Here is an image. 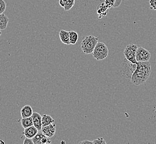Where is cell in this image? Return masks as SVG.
Instances as JSON below:
<instances>
[{
    "instance_id": "1",
    "label": "cell",
    "mask_w": 156,
    "mask_h": 144,
    "mask_svg": "<svg viewBox=\"0 0 156 144\" xmlns=\"http://www.w3.org/2000/svg\"><path fill=\"white\" fill-rule=\"evenodd\" d=\"M151 64L148 62H138L137 67L131 78V81L136 85L144 84L151 73Z\"/></svg>"
},
{
    "instance_id": "2",
    "label": "cell",
    "mask_w": 156,
    "mask_h": 144,
    "mask_svg": "<svg viewBox=\"0 0 156 144\" xmlns=\"http://www.w3.org/2000/svg\"><path fill=\"white\" fill-rule=\"evenodd\" d=\"M98 38L92 35L84 37L82 41L81 50L84 53L90 54L92 53L94 48L98 42Z\"/></svg>"
},
{
    "instance_id": "3",
    "label": "cell",
    "mask_w": 156,
    "mask_h": 144,
    "mask_svg": "<svg viewBox=\"0 0 156 144\" xmlns=\"http://www.w3.org/2000/svg\"><path fill=\"white\" fill-rule=\"evenodd\" d=\"M108 48L102 42H98L92 52L93 57L97 60H105L108 56Z\"/></svg>"
},
{
    "instance_id": "4",
    "label": "cell",
    "mask_w": 156,
    "mask_h": 144,
    "mask_svg": "<svg viewBox=\"0 0 156 144\" xmlns=\"http://www.w3.org/2000/svg\"><path fill=\"white\" fill-rule=\"evenodd\" d=\"M137 48V46L136 44H128L125 48L123 52L126 59L133 64H137L138 62L136 58V54Z\"/></svg>"
},
{
    "instance_id": "5",
    "label": "cell",
    "mask_w": 156,
    "mask_h": 144,
    "mask_svg": "<svg viewBox=\"0 0 156 144\" xmlns=\"http://www.w3.org/2000/svg\"><path fill=\"white\" fill-rule=\"evenodd\" d=\"M151 52L142 47H138L136 54L137 62H148L151 58Z\"/></svg>"
},
{
    "instance_id": "6",
    "label": "cell",
    "mask_w": 156,
    "mask_h": 144,
    "mask_svg": "<svg viewBox=\"0 0 156 144\" xmlns=\"http://www.w3.org/2000/svg\"><path fill=\"white\" fill-rule=\"evenodd\" d=\"M41 131L45 136L48 138H52L55 135L56 132V125L54 122L49 125L42 127Z\"/></svg>"
},
{
    "instance_id": "7",
    "label": "cell",
    "mask_w": 156,
    "mask_h": 144,
    "mask_svg": "<svg viewBox=\"0 0 156 144\" xmlns=\"http://www.w3.org/2000/svg\"><path fill=\"white\" fill-rule=\"evenodd\" d=\"M38 132L39 131L36 128L34 125H32L25 129L24 131L23 132V134L25 135L26 138L32 139L36 135Z\"/></svg>"
},
{
    "instance_id": "8",
    "label": "cell",
    "mask_w": 156,
    "mask_h": 144,
    "mask_svg": "<svg viewBox=\"0 0 156 144\" xmlns=\"http://www.w3.org/2000/svg\"><path fill=\"white\" fill-rule=\"evenodd\" d=\"M32 117L33 119L34 125L37 129L38 131H41V129L42 128V116L39 113L35 112V113H33Z\"/></svg>"
},
{
    "instance_id": "9",
    "label": "cell",
    "mask_w": 156,
    "mask_h": 144,
    "mask_svg": "<svg viewBox=\"0 0 156 144\" xmlns=\"http://www.w3.org/2000/svg\"><path fill=\"white\" fill-rule=\"evenodd\" d=\"M108 7L106 5L103 3L100 4L97 8V13L98 15V18L101 19L103 17L106 16L108 13Z\"/></svg>"
},
{
    "instance_id": "10",
    "label": "cell",
    "mask_w": 156,
    "mask_h": 144,
    "mask_svg": "<svg viewBox=\"0 0 156 144\" xmlns=\"http://www.w3.org/2000/svg\"><path fill=\"white\" fill-rule=\"evenodd\" d=\"M33 110L32 107L29 105H26L23 107H22L21 110V115L22 118H28L32 116L33 114Z\"/></svg>"
},
{
    "instance_id": "11",
    "label": "cell",
    "mask_w": 156,
    "mask_h": 144,
    "mask_svg": "<svg viewBox=\"0 0 156 144\" xmlns=\"http://www.w3.org/2000/svg\"><path fill=\"white\" fill-rule=\"evenodd\" d=\"M59 38L60 40L64 44L67 45L71 44L70 41H69V32L61 29L59 33Z\"/></svg>"
},
{
    "instance_id": "12",
    "label": "cell",
    "mask_w": 156,
    "mask_h": 144,
    "mask_svg": "<svg viewBox=\"0 0 156 144\" xmlns=\"http://www.w3.org/2000/svg\"><path fill=\"white\" fill-rule=\"evenodd\" d=\"M75 0H59V3L61 6L64 8L65 11L71 9L75 5Z\"/></svg>"
},
{
    "instance_id": "13",
    "label": "cell",
    "mask_w": 156,
    "mask_h": 144,
    "mask_svg": "<svg viewBox=\"0 0 156 144\" xmlns=\"http://www.w3.org/2000/svg\"><path fill=\"white\" fill-rule=\"evenodd\" d=\"M55 122V120L51 116L44 114L42 116V127L49 125Z\"/></svg>"
},
{
    "instance_id": "14",
    "label": "cell",
    "mask_w": 156,
    "mask_h": 144,
    "mask_svg": "<svg viewBox=\"0 0 156 144\" xmlns=\"http://www.w3.org/2000/svg\"><path fill=\"white\" fill-rule=\"evenodd\" d=\"M9 22V19L5 14H0V29L4 30L6 29L8 23Z\"/></svg>"
},
{
    "instance_id": "15",
    "label": "cell",
    "mask_w": 156,
    "mask_h": 144,
    "mask_svg": "<svg viewBox=\"0 0 156 144\" xmlns=\"http://www.w3.org/2000/svg\"><path fill=\"white\" fill-rule=\"evenodd\" d=\"M21 125L22 127L24 129L27 128L30 126L34 125L32 117L30 116L28 118H22L21 120Z\"/></svg>"
},
{
    "instance_id": "16",
    "label": "cell",
    "mask_w": 156,
    "mask_h": 144,
    "mask_svg": "<svg viewBox=\"0 0 156 144\" xmlns=\"http://www.w3.org/2000/svg\"><path fill=\"white\" fill-rule=\"evenodd\" d=\"M69 41L71 44H75L78 39V33L74 31H71L69 32Z\"/></svg>"
},
{
    "instance_id": "17",
    "label": "cell",
    "mask_w": 156,
    "mask_h": 144,
    "mask_svg": "<svg viewBox=\"0 0 156 144\" xmlns=\"http://www.w3.org/2000/svg\"><path fill=\"white\" fill-rule=\"evenodd\" d=\"M42 135H43V133L41 132V131H39L34 138L32 139L34 142V144H41V138Z\"/></svg>"
},
{
    "instance_id": "18",
    "label": "cell",
    "mask_w": 156,
    "mask_h": 144,
    "mask_svg": "<svg viewBox=\"0 0 156 144\" xmlns=\"http://www.w3.org/2000/svg\"><path fill=\"white\" fill-rule=\"evenodd\" d=\"M115 0H105V3L108 9H112L115 6Z\"/></svg>"
},
{
    "instance_id": "19",
    "label": "cell",
    "mask_w": 156,
    "mask_h": 144,
    "mask_svg": "<svg viewBox=\"0 0 156 144\" xmlns=\"http://www.w3.org/2000/svg\"><path fill=\"white\" fill-rule=\"evenodd\" d=\"M6 9V3L3 0H0V14H2Z\"/></svg>"
},
{
    "instance_id": "20",
    "label": "cell",
    "mask_w": 156,
    "mask_h": 144,
    "mask_svg": "<svg viewBox=\"0 0 156 144\" xmlns=\"http://www.w3.org/2000/svg\"><path fill=\"white\" fill-rule=\"evenodd\" d=\"M93 142V144H106V142L105 141L104 139L102 138H97L96 139L94 140Z\"/></svg>"
},
{
    "instance_id": "21",
    "label": "cell",
    "mask_w": 156,
    "mask_h": 144,
    "mask_svg": "<svg viewBox=\"0 0 156 144\" xmlns=\"http://www.w3.org/2000/svg\"><path fill=\"white\" fill-rule=\"evenodd\" d=\"M150 9L156 11V0H150Z\"/></svg>"
},
{
    "instance_id": "22",
    "label": "cell",
    "mask_w": 156,
    "mask_h": 144,
    "mask_svg": "<svg viewBox=\"0 0 156 144\" xmlns=\"http://www.w3.org/2000/svg\"><path fill=\"white\" fill-rule=\"evenodd\" d=\"M23 144H34V142H33V140H32V139H30V138H25V140H24V141H23Z\"/></svg>"
},
{
    "instance_id": "23",
    "label": "cell",
    "mask_w": 156,
    "mask_h": 144,
    "mask_svg": "<svg viewBox=\"0 0 156 144\" xmlns=\"http://www.w3.org/2000/svg\"><path fill=\"white\" fill-rule=\"evenodd\" d=\"M79 144H93V142L92 141H90V140H83V141H81L79 142Z\"/></svg>"
},
{
    "instance_id": "24",
    "label": "cell",
    "mask_w": 156,
    "mask_h": 144,
    "mask_svg": "<svg viewBox=\"0 0 156 144\" xmlns=\"http://www.w3.org/2000/svg\"><path fill=\"white\" fill-rule=\"evenodd\" d=\"M6 142L3 140L2 139H0V144H5Z\"/></svg>"
},
{
    "instance_id": "25",
    "label": "cell",
    "mask_w": 156,
    "mask_h": 144,
    "mask_svg": "<svg viewBox=\"0 0 156 144\" xmlns=\"http://www.w3.org/2000/svg\"><path fill=\"white\" fill-rule=\"evenodd\" d=\"M61 143H65V144H66V142L65 141H61Z\"/></svg>"
},
{
    "instance_id": "26",
    "label": "cell",
    "mask_w": 156,
    "mask_h": 144,
    "mask_svg": "<svg viewBox=\"0 0 156 144\" xmlns=\"http://www.w3.org/2000/svg\"><path fill=\"white\" fill-rule=\"evenodd\" d=\"M2 35V32L1 31V29H0V37H1V36Z\"/></svg>"
}]
</instances>
